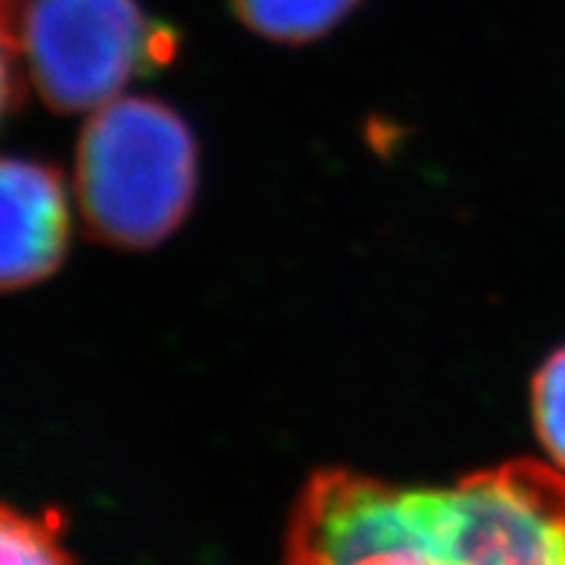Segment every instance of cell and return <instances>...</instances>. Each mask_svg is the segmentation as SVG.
Instances as JSON below:
<instances>
[{
	"mask_svg": "<svg viewBox=\"0 0 565 565\" xmlns=\"http://www.w3.org/2000/svg\"><path fill=\"white\" fill-rule=\"evenodd\" d=\"M280 565H565V473L513 459L454 484L318 470Z\"/></svg>",
	"mask_w": 565,
	"mask_h": 565,
	"instance_id": "6da1fadb",
	"label": "cell"
},
{
	"mask_svg": "<svg viewBox=\"0 0 565 565\" xmlns=\"http://www.w3.org/2000/svg\"><path fill=\"white\" fill-rule=\"evenodd\" d=\"M75 191L89 237L150 248L185 223L196 196V141L173 107L119 96L84 125Z\"/></svg>",
	"mask_w": 565,
	"mask_h": 565,
	"instance_id": "7a4b0ae2",
	"label": "cell"
},
{
	"mask_svg": "<svg viewBox=\"0 0 565 565\" xmlns=\"http://www.w3.org/2000/svg\"><path fill=\"white\" fill-rule=\"evenodd\" d=\"M177 50L139 0H3V55L21 53L38 96L58 113L98 110Z\"/></svg>",
	"mask_w": 565,
	"mask_h": 565,
	"instance_id": "3957f363",
	"label": "cell"
},
{
	"mask_svg": "<svg viewBox=\"0 0 565 565\" xmlns=\"http://www.w3.org/2000/svg\"><path fill=\"white\" fill-rule=\"evenodd\" d=\"M0 280L3 289H26L53 275L67 254V191L50 164L9 157L0 177Z\"/></svg>",
	"mask_w": 565,
	"mask_h": 565,
	"instance_id": "277c9868",
	"label": "cell"
},
{
	"mask_svg": "<svg viewBox=\"0 0 565 565\" xmlns=\"http://www.w3.org/2000/svg\"><path fill=\"white\" fill-rule=\"evenodd\" d=\"M361 0H231L234 15L277 44H306L327 35Z\"/></svg>",
	"mask_w": 565,
	"mask_h": 565,
	"instance_id": "5b68a950",
	"label": "cell"
},
{
	"mask_svg": "<svg viewBox=\"0 0 565 565\" xmlns=\"http://www.w3.org/2000/svg\"><path fill=\"white\" fill-rule=\"evenodd\" d=\"M0 565H75L64 545V520L58 511L38 513L7 505L0 513Z\"/></svg>",
	"mask_w": 565,
	"mask_h": 565,
	"instance_id": "8992f818",
	"label": "cell"
},
{
	"mask_svg": "<svg viewBox=\"0 0 565 565\" xmlns=\"http://www.w3.org/2000/svg\"><path fill=\"white\" fill-rule=\"evenodd\" d=\"M531 416L548 459L565 470V347L551 352L531 381Z\"/></svg>",
	"mask_w": 565,
	"mask_h": 565,
	"instance_id": "52a82bcc",
	"label": "cell"
}]
</instances>
